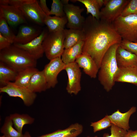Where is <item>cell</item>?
I'll list each match as a JSON object with an SVG mask.
<instances>
[{"label": "cell", "mask_w": 137, "mask_h": 137, "mask_svg": "<svg viewBox=\"0 0 137 137\" xmlns=\"http://www.w3.org/2000/svg\"><path fill=\"white\" fill-rule=\"evenodd\" d=\"M112 24L122 39L137 42V15H121L115 19Z\"/></svg>", "instance_id": "5"}, {"label": "cell", "mask_w": 137, "mask_h": 137, "mask_svg": "<svg viewBox=\"0 0 137 137\" xmlns=\"http://www.w3.org/2000/svg\"><path fill=\"white\" fill-rule=\"evenodd\" d=\"M119 45L116 43L110 47L103 56L99 69V81L107 92L111 90L114 85L115 78L119 69L116 54Z\"/></svg>", "instance_id": "2"}, {"label": "cell", "mask_w": 137, "mask_h": 137, "mask_svg": "<svg viewBox=\"0 0 137 137\" xmlns=\"http://www.w3.org/2000/svg\"><path fill=\"white\" fill-rule=\"evenodd\" d=\"M0 92L6 93L10 96L20 98L25 105L28 107L33 104L37 96L36 93L27 88L17 86L12 82H9L6 86L0 87Z\"/></svg>", "instance_id": "8"}, {"label": "cell", "mask_w": 137, "mask_h": 137, "mask_svg": "<svg viewBox=\"0 0 137 137\" xmlns=\"http://www.w3.org/2000/svg\"><path fill=\"white\" fill-rule=\"evenodd\" d=\"M63 30L54 32H48L43 41L44 53L50 60L61 57L64 49Z\"/></svg>", "instance_id": "6"}, {"label": "cell", "mask_w": 137, "mask_h": 137, "mask_svg": "<svg viewBox=\"0 0 137 137\" xmlns=\"http://www.w3.org/2000/svg\"><path fill=\"white\" fill-rule=\"evenodd\" d=\"M41 32L40 29L33 26L27 25L21 26L16 35L13 43H28L39 36Z\"/></svg>", "instance_id": "15"}, {"label": "cell", "mask_w": 137, "mask_h": 137, "mask_svg": "<svg viewBox=\"0 0 137 137\" xmlns=\"http://www.w3.org/2000/svg\"><path fill=\"white\" fill-rule=\"evenodd\" d=\"M67 22L66 16L60 17L46 15L44 20V24L47 26L49 32L63 30Z\"/></svg>", "instance_id": "24"}, {"label": "cell", "mask_w": 137, "mask_h": 137, "mask_svg": "<svg viewBox=\"0 0 137 137\" xmlns=\"http://www.w3.org/2000/svg\"><path fill=\"white\" fill-rule=\"evenodd\" d=\"M13 124L9 116L5 117L0 132L6 137H23V134L18 132L13 127Z\"/></svg>", "instance_id": "27"}, {"label": "cell", "mask_w": 137, "mask_h": 137, "mask_svg": "<svg viewBox=\"0 0 137 137\" xmlns=\"http://www.w3.org/2000/svg\"><path fill=\"white\" fill-rule=\"evenodd\" d=\"M84 40L80 41L74 45L65 49L61 55L63 62L67 64L75 62L77 58L82 52Z\"/></svg>", "instance_id": "23"}, {"label": "cell", "mask_w": 137, "mask_h": 137, "mask_svg": "<svg viewBox=\"0 0 137 137\" xmlns=\"http://www.w3.org/2000/svg\"><path fill=\"white\" fill-rule=\"evenodd\" d=\"M115 81L130 83L137 86V64L119 67Z\"/></svg>", "instance_id": "17"}, {"label": "cell", "mask_w": 137, "mask_h": 137, "mask_svg": "<svg viewBox=\"0 0 137 137\" xmlns=\"http://www.w3.org/2000/svg\"><path fill=\"white\" fill-rule=\"evenodd\" d=\"M38 71L33 67H27L19 71L15 80L12 83L17 86L27 88L32 76Z\"/></svg>", "instance_id": "25"}, {"label": "cell", "mask_w": 137, "mask_h": 137, "mask_svg": "<svg viewBox=\"0 0 137 137\" xmlns=\"http://www.w3.org/2000/svg\"><path fill=\"white\" fill-rule=\"evenodd\" d=\"M134 14L137 15V0H131L123 10L121 16H126Z\"/></svg>", "instance_id": "32"}, {"label": "cell", "mask_w": 137, "mask_h": 137, "mask_svg": "<svg viewBox=\"0 0 137 137\" xmlns=\"http://www.w3.org/2000/svg\"><path fill=\"white\" fill-rule=\"evenodd\" d=\"M37 60L27 52L13 44L0 50V61L18 71L27 67H36Z\"/></svg>", "instance_id": "3"}, {"label": "cell", "mask_w": 137, "mask_h": 137, "mask_svg": "<svg viewBox=\"0 0 137 137\" xmlns=\"http://www.w3.org/2000/svg\"><path fill=\"white\" fill-rule=\"evenodd\" d=\"M63 31L64 36V49L71 47L84 40V35L82 29H64Z\"/></svg>", "instance_id": "20"}, {"label": "cell", "mask_w": 137, "mask_h": 137, "mask_svg": "<svg viewBox=\"0 0 137 137\" xmlns=\"http://www.w3.org/2000/svg\"><path fill=\"white\" fill-rule=\"evenodd\" d=\"M65 70L68 80L66 89L70 94L77 95L81 89L80 80L81 73L80 68L75 62L66 64Z\"/></svg>", "instance_id": "10"}, {"label": "cell", "mask_w": 137, "mask_h": 137, "mask_svg": "<svg viewBox=\"0 0 137 137\" xmlns=\"http://www.w3.org/2000/svg\"><path fill=\"white\" fill-rule=\"evenodd\" d=\"M111 134L104 133L102 137H123L127 131L119 128L112 124L110 128Z\"/></svg>", "instance_id": "33"}, {"label": "cell", "mask_w": 137, "mask_h": 137, "mask_svg": "<svg viewBox=\"0 0 137 137\" xmlns=\"http://www.w3.org/2000/svg\"><path fill=\"white\" fill-rule=\"evenodd\" d=\"M0 16L4 18L12 26L27 23L25 16L19 8L10 5H0Z\"/></svg>", "instance_id": "12"}, {"label": "cell", "mask_w": 137, "mask_h": 137, "mask_svg": "<svg viewBox=\"0 0 137 137\" xmlns=\"http://www.w3.org/2000/svg\"><path fill=\"white\" fill-rule=\"evenodd\" d=\"M136 110V108L133 106L126 112L122 113L119 110H117L111 115L108 116L112 124L127 131L130 128L129 124L130 117Z\"/></svg>", "instance_id": "16"}, {"label": "cell", "mask_w": 137, "mask_h": 137, "mask_svg": "<svg viewBox=\"0 0 137 137\" xmlns=\"http://www.w3.org/2000/svg\"><path fill=\"white\" fill-rule=\"evenodd\" d=\"M27 88L35 93H40L48 89L47 82L42 71H38L32 76Z\"/></svg>", "instance_id": "22"}, {"label": "cell", "mask_w": 137, "mask_h": 137, "mask_svg": "<svg viewBox=\"0 0 137 137\" xmlns=\"http://www.w3.org/2000/svg\"><path fill=\"white\" fill-rule=\"evenodd\" d=\"M129 0H105L104 7L100 10V19L112 23L121 15Z\"/></svg>", "instance_id": "7"}, {"label": "cell", "mask_w": 137, "mask_h": 137, "mask_svg": "<svg viewBox=\"0 0 137 137\" xmlns=\"http://www.w3.org/2000/svg\"><path fill=\"white\" fill-rule=\"evenodd\" d=\"M12 44L8 39L0 33V50L9 47Z\"/></svg>", "instance_id": "35"}, {"label": "cell", "mask_w": 137, "mask_h": 137, "mask_svg": "<svg viewBox=\"0 0 137 137\" xmlns=\"http://www.w3.org/2000/svg\"><path fill=\"white\" fill-rule=\"evenodd\" d=\"M64 10L67 20V28L82 29L85 19L81 15V13L84 9L68 3L64 5Z\"/></svg>", "instance_id": "11"}, {"label": "cell", "mask_w": 137, "mask_h": 137, "mask_svg": "<svg viewBox=\"0 0 137 137\" xmlns=\"http://www.w3.org/2000/svg\"><path fill=\"white\" fill-rule=\"evenodd\" d=\"M63 5L66 4H68L69 0H61Z\"/></svg>", "instance_id": "39"}, {"label": "cell", "mask_w": 137, "mask_h": 137, "mask_svg": "<svg viewBox=\"0 0 137 137\" xmlns=\"http://www.w3.org/2000/svg\"><path fill=\"white\" fill-rule=\"evenodd\" d=\"M48 32L46 30H43L39 36L28 43L13 44L26 51L37 60L42 57L44 53L42 43Z\"/></svg>", "instance_id": "13"}, {"label": "cell", "mask_w": 137, "mask_h": 137, "mask_svg": "<svg viewBox=\"0 0 137 137\" xmlns=\"http://www.w3.org/2000/svg\"><path fill=\"white\" fill-rule=\"evenodd\" d=\"M112 124L108 115H107L97 121L92 122L90 126L93 127V132L95 133L111 127Z\"/></svg>", "instance_id": "31"}, {"label": "cell", "mask_w": 137, "mask_h": 137, "mask_svg": "<svg viewBox=\"0 0 137 137\" xmlns=\"http://www.w3.org/2000/svg\"><path fill=\"white\" fill-rule=\"evenodd\" d=\"M9 116L15 129L21 133H22V129L24 125L31 124L33 123L35 120L34 118L27 114H20L15 113L11 114Z\"/></svg>", "instance_id": "26"}, {"label": "cell", "mask_w": 137, "mask_h": 137, "mask_svg": "<svg viewBox=\"0 0 137 137\" xmlns=\"http://www.w3.org/2000/svg\"><path fill=\"white\" fill-rule=\"evenodd\" d=\"M39 3V5L42 10L46 15H48L50 10L47 6L46 1L45 0H40Z\"/></svg>", "instance_id": "36"}, {"label": "cell", "mask_w": 137, "mask_h": 137, "mask_svg": "<svg viewBox=\"0 0 137 137\" xmlns=\"http://www.w3.org/2000/svg\"><path fill=\"white\" fill-rule=\"evenodd\" d=\"M75 62L83 68L84 73L92 78H95L99 69L94 60L88 54L82 53L76 59Z\"/></svg>", "instance_id": "14"}, {"label": "cell", "mask_w": 137, "mask_h": 137, "mask_svg": "<svg viewBox=\"0 0 137 137\" xmlns=\"http://www.w3.org/2000/svg\"><path fill=\"white\" fill-rule=\"evenodd\" d=\"M120 45L122 47L137 56V42L122 39Z\"/></svg>", "instance_id": "34"}, {"label": "cell", "mask_w": 137, "mask_h": 137, "mask_svg": "<svg viewBox=\"0 0 137 137\" xmlns=\"http://www.w3.org/2000/svg\"><path fill=\"white\" fill-rule=\"evenodd\" d=\"M117 62L119 67H125L137 64V56L120 45L116 54Z\"/></svg>", "instance_id": "19"}, {"label": "cell", "mask_w": 137, "mask_h": 137, "mask_svg": "<svg viewBox=\"0 0 137 137\" xmlns=\"http://www.w3.org/2000/svg\"><path fill=\"white\" fill-rule=\"evenodd\" d=\"M0 33L13 44L16 35L9 27L6 20L2 16H0Z\"/></svg>", "instance_id": "29"}, {"label": "cell", "mask_w": 137, "mask_h": 137, "mask_svg": "<svg viewBox=\"0 0 137 137\" xmlns=\"http://www.w3.org/2000/svg\"><path fill=\"white\" fill-rule=\"evenodd\" d=\"M123 137H137V130L129 129Z\"/></svg>", "instance_id": "37"}, {"label": "cell", "mask_w": 137, "mask_h": 137, "mask_svg": "<svg viewBox=\"0 0 137 137\" xmlns=\"http://www.w3.org/2000/svg\"><path fill=\"white\" fill-rule=\"evenodd\" d=\"M84 5L86 8L87 14L90 13L93 17L100 19V8L97 0H77Z\"/></svg>", "instance_id": "28"}, {"label": "cell", "mask_w": 137, "mask_h": 137, "mask_svg": "<svg viewBox=\"0 0 137 137\" xmlns=\"http://www.w3.org/2000/svg\"><path fill=\"white\" fill-rule=\"evenodd\" d=\"M82 29L84 35L82 53L90 55L99 69L105 53L113 45L120 44L122 38L112 23L97 19L91 15L85 18Z\"/></svg>", "instance_id": "1"}, {"label": "cell", "mask_w": 137, "mask_h": 137, "mask_svg": "<svg viewBox=\"0 0 137 137\" xmlns=\"http://www.w3.org/2000/svg\"><path fill=\"white\" fill-rule=\"evenodd\" d=\"M87 137H98L97 135H96V136H93V137L90 136H87Z\"/></svg>", "instance_id": "40"}, {"label": "cell", "mask_w": 137, "mask_h": 137, "mask_svg": "<svg viewBox=\"0 0 137 137\" xmlns=\"http://www.w3.org/2000/svg\"><path fill=\"white\" fill-rule=\"evenodd\" d=\"M18 71L2 61H0V87L6 86L11 81H15Z\"/></svg>", "instance_id": "21"}, {"label": "cell", "mask_w": 137, "mask_h": 137, "mask_svg": "<svg viewBox=\"0 0 137 137\" xmlns=\"http://www.w3.org/2000/svg\"><path fill=\"white\" fill-rule=\"evenodd\" d=\"M54 15L55 16L59 17L65 16L64 10V5L61 0H53L51 9L48 15Z\"/></svg>", "instance_id": "30"}, {"label": "cell", "mask_w": 137, "mask_h": 137, "mask_svg": "<svg viewBox=\"0 0 137 137\" xmlns=\"http://www.w3.org/2000/svg\"><path fill=\"white\" fill-rule=\"evenodd\" d=\"M83 127L76 123L63 129H59L52 132L37 137H77L83 132Z\"/></svg>", "instance_id": "18"}, {"label": "cell", "mask_w": 137, "mask_h": 137, "mask_svg": "<svg viewBox=\"0 0 137 137\" xmlns=\"http://www.w3.org/2000/svg\"><path fill=\"white\" fill-rule=\"evenodd\" d=\"M66 66L61 57L50 60L45 65L42 71L47 82L48 89L55 87L58 83L57 77L58 74L65 70Z\"/></svg>", "instance_id": "9"}, {"label": "cell", "mask_w": 137, "mask_h": 137, "mask_svg": "<svg viewBox=\"0 0 137 137\" xmlns=\"http://www.w3.org/2000/svg\"><path fill=\"white\" fill-rule=\"evenodd\" d=\"M0 137H6L4 135H3L2 136H0Z\"/></svg>", "instance_id": "41"}, {"label": "cell", "mask_w": 137, "mask_h": 137, "mask_svg": "<svg viewBox=\"0 0 137 137\" xmlns=\"http://www.w3.org/2000/svg\"><path fill=\"white\" fill-rule=\"evenodd\" d=\"M7 5L18 8L25 17L36 24L42 25L46 15L41 8L36 0H7Z\"/></svg>", "instance_id": "4"}, {"label": "cell", "mask_w": 137, "mask_h": 137, "mask_svg": "<svg viewBox=\"0 0 137 137\" xmlns=\"http://www.w3.org/2000/svg\"><path fill=\"white\" fill-rule=\"evenodd\" d=\"M23 137H32L29 133L28 131L25 132L24 134H23Z\"/></svg>", "instance_id": "38"}]
</instances>
